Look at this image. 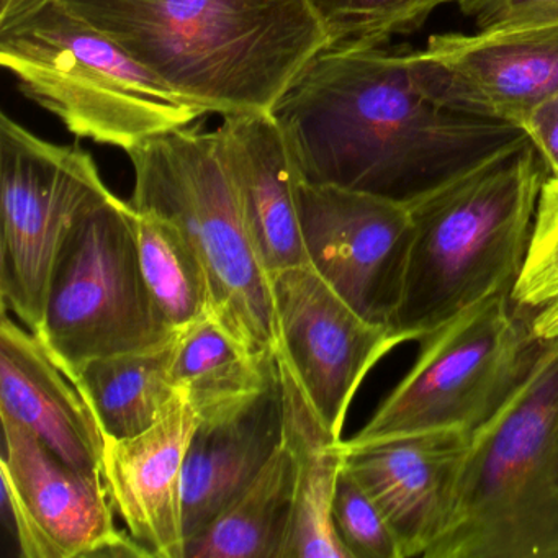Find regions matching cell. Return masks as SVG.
Segmentation results:
<instances>
[{
	"instance_id": "cell-25",
	"label": "cell",
	"mask_w": 558,
	"mask_h": 558,
	"mask_svg": "<svg viewBox=\"0 0 558 558\" xmlns=\"http://www.w3.org/2000/svg\"><path fill=\"white\" fill-rule=\"evenodd\" d=\"M328 48L381 47L395 35L417 31L436 9L456 0H308Z\"/></svg>"
},
{
	"instance_id": "cell-17",
	"label": "cell",
	"mask_w": 558,
	"mask_h": 558,
	"mask_svg": "<svg viewBox=\"0 0 558 558\" xmlns=\"http://www.w3.org/2000/svg\"><path fill=\"white\" fill-rule=\"evenodd\" d=\"M282 437L280 377L246 403L198 421L182 472L187 542L246 489L269 462Z\"/></svg>"
},
{
	"instance_id": "cell-27",
	"label": "cell",
	"mask_w": 558,
	"mask_h": 558,
	"mask_svg": "<svg viewBox=\"0 0 558 558\" xmlns=\"http://www.w3.org/2000/svg\"><path fill=\"white\" fill-rule=\"evenodd\" d=\"M476 31L558 25V0H456Z\"/></svg>"
},
{
	"instance_id": "cell-26",
	"label": "cell",
	"mask_w": 558,
	"mask_h": 558,
	"mask_svg": "<svg viewBox=\"0 0 558 558\" xmlns=\"http://www.w3.org/2000/svg\"><path fill=\"white\" fill-rule=\"evenodd\" d=\"M332 521L351 558H400L384 515L344 466L332 502Z\"/></svg>"
},
{
	"instance_id": "cell-21",
	"label": "cell",
	"mask_w": 558,
	"mask_h": 558,
	"mask_svg": "<svg viewBox=\"0 0 558 558\" xmlns=\"http://www.w3.org/2000/svg\"><path fill=\"white\" fill-rule=\"evenodd\" d=\"M179 336L155 348L93 359L70 375L104 436H138L165 414L179 393L172 381Z\"/></svg>"
},
{
	"instance_id": "cell-3",
	"label": "cell",
	"mask_w": 558,
	"mask_h": 558,
	"mask_svg": "<svg viewBox=\"0 0 558 558\" xmlns=\"http://www.w3.org/2000/svg\"><path fill=\"white\" fill-rule=\"evenodd\" d=\"M545 179L527 138L408 205L413 225L390 323L404 344L489 295L512 292Z\"/></svg>"
},
{
	"instance_id": "cell-2",
	"label": "cell",
	"mask_w": 558,
	"mask_h": 558,
	"mask_svg": "<svg viewBox=\"0 0 558 558\" xmlns=\"http://www.w3.org/2000/svg\"><path fill=\"white\" fill-rule=\"evenodd\" d=\"M207 113H270L328 50L308 0H63Z\"/></svg>"
},
{
	"instance_id": "cell-9",
	"label": "cell",
	"mask_w": 558,
	"mask_h": 558,
	"mask_svg": "<svg viewBox=\"0 0 558 558\" xmlns=\"http://www.w3.org/2000/svg\"><path fill=\"white\" fill-rule=\"evenodd\" d=\"M112 195L89 153L54 145L0 116V296L2 308L34 335L64 241Z\"/></svg>"
},
{
	"instance_id": "cell-10",
	"label": "cell",
	"mask_w": 558,
	"mask_h": 558,
	"mask_svg": "<svg viewBox=\"0 0 558 558\" xmlns=\"http://www.w3.org/2000/svg\"><path fill=\"white\" fill-rule=\"evenodd\" d=\"M270 290L277 357L286 362L329 433L342 440L362 381L403 339L362 318L310 264L272 274Z\"/></svg>"
},
{
	"instance_id": "cell-20",
	"label": "cell",
	"mask_w": 558,
	"mask_h": 558,
	"mask_svg": "<svg viewBox=\"0 0 558 558\" xmlns=\"http://www.w3.org/2000/svg\"><path fill=\"white\" fill-rule=\"evenodd\" d=\"M279 377L277 352L247 348L215 312L179 336L172 381L194 408L198 420L218 416L246 403Z\"/></svg>"
},
{
	"instance_id": "cell-28",
	"label": "cell",
	"mask_w": 558,
	"mask_h": 558,
	"mask_svg": "<svg viewBox=\"0 0 558 558\" xmlns=\"http://www.w3.org/2000/svg\"><path fill=\"white\" fill-rule=\"evenodd\" d=\"M522 130L541 155L547 175L558 179V93L529 116Z\"/></svg>"
},
{
	"instance_id": "cell-4",
	"label": "cell",
	"mask_w": 558,
	"mask_h": 558,
	"mask_svg": "<svg viewBox=\"0 0 558 558\" xmlns=\"http://www.w3.org/2000/svg\"><path fill=\"white\" fill-rule=\"evenodd\" d=\"M424 558H558V336L470 436L449 522Z\"/></svg>"
},
{
	"instance_id": "cell-24",
	"label": "cell",
	"mask_w": 558,
	"mask_h": 558,
	"mask_svg": "<svg viewBox=\"0 0 558 558\" xmlns=\"http://www.w3.org/2000/svg\"><path fill=\"white\" fill-rule=\"evenodd\" d=\"M512 305L524 316L537 338L558 336V179L547 175L535 211L531 246Z\"/></svg>"
},
{
	"instance_id": "cell-16",
	"label": "cell",
	"mask_w": 558,
	"mask_h": 558,
	"mask_svg": "<svg viewBox=\"0 0 558 558\" xmlns=\"http://www.w3.org/2000/svg\"><path fill=\"white\" fill-rule=\"evenodd\" d=\"M0 416L21 424L80 472L102 478L106 437L93 408L47 345L2 313Z\"/></svg>"
},
{
	"instance_id": "cell-7",
	"label": "cell",
	"mask_w": 558,
	"mask_h": 558,
	"mask_svg": "<svg viewBox=\"0 0 558 558\" xmlns=\"http://www.w3.org/2000/svg\"><path fill=\"white\" fill-rule=\"evenodd\" d=\"M542 339L495 293L420 342L410 371L345 447L433 430L475 433L527 377Z\"/></svg>"
},
{
	"instance_id": "cell-1",
	"label": "cell",
	"mask_w": 558,
	"mask_h": 558,
	"mask_svg": "<svg viewBox=\"0 0 558 558\" xmlns=\"http://www.w3.org/2000/svg\"><path fill=\"white\" fill-rule=\"evenodd\" d=\"M303 182L410 205L529 138L423 93L407 51L328 48L274 107Z\"/></svg>"
},
{
	"instance_id": "cell-5",
	"label": "cell",
	"mask_w": 558,
	"mask_h": 558,
	"mask_svg": "<svg viewBox=\"0 0 558 558\" xmlns=\"http://www.w3.org/2000/svg\"><path fill=\"white\" fill-rule=\"evenodd\" d=\"M0 64L68 132L125 153L207 116L63 0H27L0 19Z\"/></svg>"
},
{
	"instance_id": "cell-12",
	"label": "cell",
	"mask_w": 558,
	"mask_h": 558,
	"mask_svg": "<svg viewBox=\"0 0 558 558\" xmlns=\"http://www.w3.org/2000/svg\"><path fill=\"white\" fill-rule=\"evenodd\" d=\"M407 60L417 86L440 106L522 129L558 93V25L433 35Z\"/></svg>"
},
{
	"instance_id": "cell-29",
	"label": "cell",
	"mask_w": 558,
	"mask_h": 558,
	"mask_svg": "<svg viewBox=\"0 0 558 558\" xmlns=\"http://www.w3.org/2000/svg\"><path fill=\"white\" fill-rule=\"evenodd\" d=\"M27 0H0V19L14 12L15 9L21 8Z\"/></svg>"
},
{
	"instance_id": "cell-22",
	"label": "cell",
	"mask_w": 558,
	"mask_h": 558,
	"mask_svg": "<svg viewBox=\"0 0 558 558\" xmlns=\"http://www.w3.org/2000/svg\"><path fill=\"white\" fill-rule=\"evenodd\" d=\"M293 498L295 460L282 440L246 489L187 542L185 558H282Z\"/></svg>"
},
{
	"instance_id": "cell-14",
	"label": "cell",
	"mask_w": 558,
	"mask_h": 558,
	"mask_svg": "<svg viewBox=\"0 0 558 558\" xmlns=\"http://www.w3.org/2000/svg\"><path fill=\"white\" fill-rule=\"evenodd\" d=\"M469 433L433 430L345 447L357 480L397 541L400 558H424L446 531Z\"/></svg>"
},
{
	"instance_id": "cell-11",
	"label": "cell",
	"mask_w": 558,
	"mask_h": 558,
	"mask_svg": "<svg viewBox=\"0 0 558 558\" xmlns=\"http://www.w3.org/2000/svg\"><path fill=\"white\" fill-rule=\"evenodd\" d=\"M2 429V505L22 557H151L132 535L117 531L104 478L74 469L8 417Z\"/></svg>"
},
{
	"instance_id": "cell-13",
	"label": "cell",
	"mask_w": 558,
	"mask_h": 558,
	"mask_svg": "<svg viewBox=\"0 0 558 558\" xmlns=\"http://www.w3.org/2000/svg\"><path fill=\"white\" fill-rule=\"evenodd\" d=\"M299 215L310 266L362 318L390 328L413 225L408 204L302 181Z\"/></svg>"
},
{
	"instance_id": "cell-19",
	"label": "cell",
	"mask_w": 558,
	"mask_h": 558,
	"mask_svg": "<svg viewBox=\"0 0 558 558\" xmlns=\"http://www.w3.org/2000/svg\"><path fill=\"white\" fill-rule=\"evenodd\" d=\"M277 361L282 385V440L295 460L292 525L282 558H351L332 521V502L344 466L342 440L319 420L286 362Z\"/></svg>"
},
{
	"instance_id": "cell-15",
	"label": "cell",
	"mask_w": 558,
	"mask_h": 558,
	"mask_svg": "<svg viewBox=\"0 0 558 558\" xmlns=\"http://www.w3.org/2000/svg\"><path fill=\"white\" fill-rule=\"evenodd\" d=\"M198 416L175 395L158 423L126 439L106 437L102 478L129 534L158 558H185L182 472Z\"/></svg>"
},
{
	"instance_id": "cell-8",
	"label": "cell",
	"mask_w": 558,
	"mask_h": 558,
	"mask_svg": "<svg viewBox=\"0 0 558 558\" xmlns=\"http://www.w3.org/2000/svg\"><path fill=\"white\" fill-rule=\"evenodd\" d=\"M181 332L162 318L143 277L135 208L113 194L64 241L35 336L71 375L93 359L155 348Z\"/></svg>"
},
{
	"instance_id": "cell-18",
	"label": "cell",
	"mask_w": 558,
	"mask_h": 558,
	"mask_svg": "<svg viewBox=\"0 0 558 558\" xmlns=\"http://www.w3.org/2000/svg\"><path fill=\"white\" fill-rule=\"evenodd\" d=\"M218 132L266 272L308 264L299 215L302 175L272 113L225 117Z\"/></svg>"
},
{
	"instance_id": "cell-6",
	"label": "cell",
	"mask_w": 558,
	"mask_h": 558,
	"mask_svg": "<svg viewBox=\"0 0 558 558\" xmlns=\"http://www.w3.org/2000/svg\"><path fill=\"white\" fill-rule=\"evenodd\" d=\"M130 204L174 221L201 254L217 318L256 352H277L270 277L254 244L218 129H179L130 149Z\"/></svg>"
},
{
	"instance_id": "cell-23",
	"label": "cell",
	"mask_w": 558,
	"mask_h": 558,
	"mask_svg": "<svg viewBox=\"0 0 558 558\" xmlns=\"http://www.w3.org/2000/svg\"><path fill=\"white\" fill-rule=\"evenodd\" d=\"M135 234L146 286L172 329L184 331L214 312L207 267L179 225L135 208Z\"/></svg>"
}]
</instances>
